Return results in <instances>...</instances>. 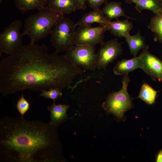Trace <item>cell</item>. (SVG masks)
<instances>
[{
  "label": "cell",
  "instance_id": "obj_1",
  "mask_svg": "<svg viewBox=\"0 0 162 162\" xmlns=\"http://www.w3.org/2000/svg\"><path fill=\"white\" fill-rule=\"evenodd\" d=\"M48 53L45 44L22 45L0 62V92L5 96L29 89L71 88L83 71L64 55Z\"/></svg>",
  "mask_w": 162,
  "mask_h": 162
},
{
  "label": "cell",
  "instance_id": "obj_2",
  "mask_svg": "<svg viewBox=\"0 0 162 162\" xmlns=\"http://www.w3.org/2000/svg\"><path fill=\"white\" fill-rule=\"evenodd\" d=\"M56 127L23 116L0 120V159L5 162H50L57 160Z\"/></svg>",
  "mask_w": 162,
  "mask_h": 162
},
{
  "label": "cell",
  "instance_id": "obj_3",
  "mask_svg": "<svg viewBox=\"0 0 162 162\" xmlns=\"http://www.w3.org/2000/svg\"><path fill=\"white\" fill-rule=\"evenodd\" d=\"M64 16L45 8L40 9L37 13L29 15L25 20L22 36L28 35L30 43L35 44L50 34L54 25Z\"/></svg>",
  "mask_w": 162,
  "mask_h": 162
},
{
  "label": "cell",
  "instance_id": "obj_4",
  "mask_svg": "<svg viewBox=\"0 0 162 162\" xmlns=\"http://www.w3.org/2000/svg\"><path fill=\"white\" fill-rule=\"evenodd\" d=\"M76 27L72 20L64 16L54 25L50 34V41L56 52H67L73 47Z\"/></svg>",
  "mask_w": 162,
  "mask_h": 162
},
{
  "label": "cell",
  "instance_id": "obj_5",
  "mask_svg": "<svg viewBox=\"0 0 162 162\" xmlns=\"http://www.w3.org/2000/svg\"><path fill=\"white\" fill-rule=\"evenodd\" d=\"M130 81L128 74L123 76L121 89L110 94L102 105V108L108 112L118 118H122L125 112L133 106L132 99L128 91Z\"/></svg>",
  "mask_w": 162,
  "mask_h": 162
},
{
  "label": "cell",
  "instance_id": "obj_6",
  "mask_svg": "<svg viewBox=\"0 0 162 162\" xmlns=\"http://www.w3.org/2000/svg\"><path fill=\"white\" fill-rule=\"evenodd\" d=\"M66 52L65 56L81 68L92 71L97 68L95 46L74 45Z\"/></svg>",
  "mask_w": 162,
  "mask_h": 162
},
{
  "label": "cell",
  "instance_id": "obj_7",
  "mask_svg": "<svg viewBox=\"0 0 162 162\" xmlns=\"http://www.w3.org/2000/svg\"><path fill=\"white\" fill-rule=\"evenodd\" d=\"M22 22L16 20L6 27L0 34V55L2 53L11 54L22 45L20 30Z\"/></svg>",
  "mask_w": 162,
  "mask_h": 162
},
{
  "label": "cell",
  "instance_id": "obj_8",
  "mask_svg": "<svg viewBox=\"0 0 162 162\" xmlns=\"http://www.w3.org/2000/svg\"><path fill=\"white\" fill-rule=\"evenodd\" d=\"M105 25L100 24L95 27L91 26H78L74 40V45L95 46L104 42V34L106 31Z\"/></svg>",
  "mask_w": 162,
  "mask_h": 162
},
{
  "label": "cell",
  "instance_id": "obj_9",
  "mask_svg": "<svg viewBox=\"0 0 162 162\" xmlns=\"http://www.w3.org/2000/svg\"><path fill=\"white\" fill-rule=\"evenodd\" d=\"M122 43L116 38L104 42L97 53L96 67L99 70H105L122 52Z\"/></svg>",
  "mask_w": 162,
  "mask_h": 162
},
{
  "label": "cell",
  "instance_id": "obj_10",
  "mask_svg": "<svg viewBox=\"0 0 162 162\" xmlns=\"http://www.w3.org/2000/svg\"><path fill=\"white\" fill-rule=\"evenodd\" d=\"M148 48L143 49L138 56L140 68L154 81L156 79L162 81V61L150 53Z\"/></svg>",
  "mask_w": 162,
  "mask_h": 162
},
{
  "label": "cell",
  "instance_id": "obj_11",
  "mask_svg": "<svg viewBox=\"0 0 162 162\" xmlns=\"http://www.w3.org/2000/svg\"><path fill=\"white\" fill-rule=\"evenodd\" d=\"M45 8L63 15L80 9L75 0H46Z\"/></svg>",
  "mask_w": 162,
  "mask_h": 162
},
{
  "label": "cell",
  "instance_id": "obj_12",
  "mask_svg": "<svg viewBox=\"0 0 162 162\" xmlns=\"http://www.w3.org/2000/svg\"><path fill=\"white\" fill-rule=\"evenodd\" d=\"M53 101V104L48 106L47 109L50 112L51 121L49 123L56 128L67 119V112L69 106L65 104L56 105L55 100Z\"/></svg>",
  "mask_w": 162,
  "mask_h": 162
},
{
  "label": "cell",
  "instance_id": "obj_13",
  "mask_svg": "<svg viewBox=\"0 0 162 162\" xmlns=\"http://www.w3.org/2000/svg\"><path fill=\"white\" fill-rule=\"evenodd\" d=\"M114 21H110L105 25L106 31H109L112 34L119 38H124L130 34L133 27V24L127 19L123 20L118 19Z\"/></svg>",
  "mask_w": 162,
  "mask_h": 162
},
{
  "label": "cell",
  "instance_id": "obj_14",
  "mask_svg": "<svg viewBox=\"0 0 162 162\" xmlns=\"http://www.w3.org/2000/svg\"><path fill=\"white\" fill-rule=\"evenodd\" d=\"M110 21L103 13L101 10L98 8L86 13L75 23V25L76 27L90 26L94 23H98L101 25H106Z\"/></svg>",
  "mask_w": 162,
  "mask_h": 162
},
{
  "label": "cell",
  "instance_id": "obj_15",
  "mask_svg": "<svg viewBox=\"0 0 162 162\" xmlns=\"http://www.w3.org/2000/svg\"><path fill=\"white\" fill-rule=\"evenodd\" d=\"M139 68V58L136 56L130 59H122L118 61L113 69V72L116 75L123 76Z\"/></svg>",
  "mask_w": 162,
  "mask_h": 162
},
{
  "label": "cell",
  "instance_id": "obj_16",
  "mask_svg": "<svg viewBox=\"0 0 162 162\" xmlns=\"http://www.w3.org/2000/svg\"><path fill=\"white\" fill-rule=\"evenodd\" d=\"M126 3L135 4V8L140 13L144 10L152 11L154 14L162 13V2L158 0H125Z\"/></svg>",
  "mask_w": 162,
  "mask_h": 162
},
{
  "label": "cell",
  "instance_id": "obj_17",
  "mask_svg": "<svg viewBox=\"0 0 162 162\" xmlns=\"http://www.w3.org/2000/svg\"><path fill=\"white\" fill-rule=\"evenodd\" d=\"M120 2H111L106 3L103 7L101 11L106 18L110 21L113 19H117L120 16L126 17L127 19L136 20L128 16L122 6Z\"/></svg>",
  "mask_w": 162,
  "mask_h": 162
},
{
  "label": "cell",
  "instance_id": "obj_18",
  "mask_svg": "<svg viewBox=\"0 0 162 162\" xmlns=\"http://www.w3.org/2000/svg\"><path fill=\"white\" fill-rule=\"evenodd\" d=\"M124 38L128 44L130 52L134 57H136L138 52L141 49L149 48L140 30L136 34L133 35L130 34Z\"/></svg>",
  "mask_w": 162,
  "mask_h": 162
},
{
  "label": "cell",
  "instance_id": "obj_19",
  "mask_svg": "<svg viewBox=\"0 0 162 162\" xmlns=\"http://www.w3.org/2000/svg\"><path fill=\"white\" fill-rule=\"evenodd\" d=\"M16 8L22 13L30 10H38L45 8L46 0H14Z\"/></svg>",
  "mask_w": 162,
  "mask_h": 162
},
{
  "label": "cell",
  "instance_id": "obj_20",
  "mask_svg": "<svg viewBox=\"0 0 162 162\" xmlns=\"http://www.w3.org/2000/svg\"><path fill=\"white\" fill-rule=\"evenodd\" d=\"M158 92L146 83H143L141 87L138 98L149 105L154 104Z\"/></svg>",
  "mask_w": 162,
  "mask_h": 162
},
{
  "label": "cell",
  "instance_id": "obj_21",
  "mask_svg": "<svg viewBox=\"0 0 162 162\" xmlns=\"http://www.w3.org/2000/svg\"><path fill=\"white\" fill-rule=\"evenodd\" d=\"M148 28L155 33L156 40L162 43V13L155 14L151 18Z\"/></svg>",
  "mask_w": 162,
  "mask_h": 162
},
{
  "label": "cell",
  "instance_id": "obj_22",
  "mask_svg": "<svg viewBox=\"0 0 162 162\" xmlns=\"http://www.w3.org/2000/svg\"><path fill=\"white\" fill-rule=\"evenodd\" d=\"M62 95V90L58 88H52L49 90H43L40 94V96L45 98L53 100L60 98Z\"/></svg>",
  "mask_w": 162,
  "mask_h": 162
},
{
  "label": "cell",
  "instance_id": "obj_23",
  "mask_svg": "<svg viewBox=\"0 0 162 162\" xmlns=\"http://www.w3.org/2000/svg\"><path fill=\"white\" fill-rule=\"evenodd\" d=\"M16 107L19 112L23 116L30 109V103L24 98L23 91L21 97L17 102Z\"/></svg>",
  "mask_w": 162,
  "mask_h": 162
},
{
  "label": "cell",
  "instance_id": "obj_24",
  "mask_svg": "<svg viewBox=\"0 0 162 162\" xmlns=\"http://www.w3.org/2000/svg\"><path fill=\"white\" fill-rule=\"evenodd\" d=\"M108 0H87L88 5L93 9L99 8L104 4H106Z\"/></svg>",
  "mask_w": 162,
  "mask_h": 162
},
{
  "label": "cell",
  "instance_id": "obj_25",
  "mask_svg": "<svg viewBox=\"0 0 162 162\" xmlns=\"http://www.w3.org/2000/svg\"><path fill=\"white\" fill-rule=\"evenodd\" d=\"M79 7L80 9L85 10L86 8L87 0H75Z\"/></svg>",
  "mask_w": 162,
  "mask_h": 162
},
{
  "label": "cell",
  "instance_id": "obj_26",
  "mask_svg": "<svg viewBox=\"0 0 162 162\" xmlns=\"http://www.w3.org/2000/svg\"><path fill=\"white\" fill-rule=\"evenodd\" d=\"M156 162H162V149L157 154L156 159Z\"/></svg>",
  "mask_w": 162,
  "mask_h": 162
},
{
  "label": "cell",
  "instance_id": "obj_27",
  "mask_svg": "<svg viewBox=\"0 0 162 162\" xmlns=\"http://www.w3.org/2000/svg\"><path fill=\"white\" fill-rule=\"evenodd\" d=\"M159 1L162 2V0H158Z\"/></svg>",
  "mask_w": 162,
  "mask_h": 162
},
{
  "label": "cell",
  "instance_id": "obj_28",
  "mask_svg": "<svg viewBox=\"0 0 162 162\" xmlns=\"http://www.w3.org/2000/svg\"><path fill=\"white\" fill-rule=\"evenodd\" d=\"M2 1V0H0V2L1 3Z\"/></svg>",
  "mask_w": 162,
  "mask_h": 162
}]
</instances>
